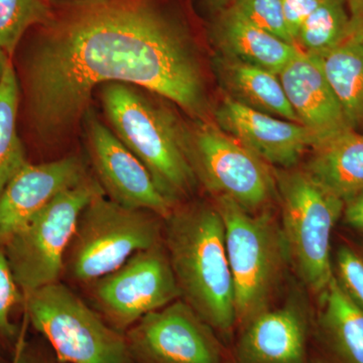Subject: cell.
<instances>
[{
    "label": "cell",
    "mask_w": 363,
    "mask_h": 363,
    "mask_svg": "<svg viewBox=\"0 0 363 363\" xmlns=\"http://www.w3.org/2000/svg\"><path fill=\"white\" fill-rule=\"evenodd\" d=\"M320 329L341 363H363V309L332 279L321 295Z\"/></svg>",
    "instance_id": "ffe728a7"
},
{
    "label": "cell",
    "mask_w": 363,
    "mask_h": 363,
    "mask_svg": "<svg viewBox=\"0 0 363 363\" xmlns=\"http://www.w3.org/2000/svg\"><path fill=\"white\" fill-rule=\"evenodd\" d=\"M23 303V294L16 284L4 248L0 247V346H16L18 327L11 321V313Z\"/></svg>",
    "instance_id": "d4e9b609"
},
{
    "label": "cell",
    "mask_w": 363,
    "mask_h": 363,
    "mask_svg": "<svg viewBox=\"0 0 363 363\" xmlns=\"http://www.w3.org/2000/svg\"><path fill=\"white\" fill-rule=\"evenodd\" d=\"M164 247L181 300L216 333L236 326L225 227L213 203L178 205L164 219Z\"/></svg>",
    "instance_id": "7a4b0ae2"
},
{
    "label": "cell",
    "mask_w": 363,
    "mask_h": 363,
    "mask_svg": "<svg viewBox=\"0 0 363 363\" xmlns=\"http://www.w3.org/2000/svg\"><path fill=\"white\" fill-rule=\"evenodd\" d=\"M225 227L236 326L242 329L271 309L290 264L281 224L269 210L252 213L226 198H214Z\"/></svg>",
    "instance_id": "277c9868"
},
{
    "label": "cell",
    "mask_w": 363,
    "mask_h": 363,
    "mask_svg": "<svg viewBox=\"0 0 363 363\" xmlns=\"http://www.w3.org/2000/svg\"><path fill=\"white\" fill-rule=\"evenodd\" d=\"M279 77L298 123L316 133L322 143L352 130L319 57L301 52L279 72Z\"/></svg>",
    "instance_id": "2e32d148"
},
{
    "label": "cell",
    "mask_w": 363,
    "mask_h": 363,
    "mask_svg": "<svg viewBox=\"0 0 363 363\" xmlns=\"http://www.w3.org/2000/svg\"><path fill=\"white\" fill-rule=\"evenodd\" d=\"M133 363H225L216 331L181 298L125 332Z\"/></svg>",
    "instance_id": "8fae6325"
},
{
    "label": "cell",
    "mask_w": 363,
    "mask_h": 363,
    "mask_svg": "<svg viewBox=\"0 0 363 363\" xmlns=\"http://www.w3.org/2000/svg\"><path fill=\"white\" fill-rule=\"evenodd\" d=\"M99 88L111 130L174 207L185 201L199 185L190 162V126L149 91L124 83Z\"/></svg>",
    "instance_id": "3957f363"
},
{
    "label": "cell",
    "mask_w": 363,
    "mask_h": 363,
    "mask_svg": "<svg viewBox=\"0 0 363 363\" xmlns=\"http://www.w3.org/2000/svg\"><path fill=\"white\" fill-rule=\"evenodd\" d=\"M350 16V39L363 40V0H347Z\"/></svg>",
    "instance_id": "f546056e"
},
{
    "label": "cell",
    "mask_w": 363,
    "mask_h": 363,
    "mask_svg": "<svg viewBox=\"0 0 363 363\" xmlns=\"http://www.w3.org/2000/svg\"><path fill=\"white\" fill-rule=\"evenodd\" d=\"M104 194L95 177L88 176L60 194L2 247L23 295L61 281L67 250L81 212Z\"/></svg>",
    "instance_id": "ba28073f"
},
{
    "label": "cell",
    "mask_w": 363,
    "mask_h": 363,
    "mask_svg": "<svg viewBox=\"0 0 363 363\" xmlns=\"http://www.w3.org/2000/svg\"><path fill=\"white\" fill-rule=\"evenodd\" d=\"M21 73L28 124L45 145L73 135L108 83L154 93L194 121L212 113L194 40L152 0H76L42 26Z\"/></svg>",
    "instance_id": "6da1fadb"
},
{
    "label": "cell",
    "mask_w": 363,
    "mask_h": 363,
    "mask_svg": "<svg viewBox=\"0 0 363 363\" xmlns=\"http://www.w3.org/2000/svg\"><path fill=\"white\" fill-rule=\"evenodd\" d=\"M20 363H62L60 362L57 358H49L40 355L39 353L33 352V351L28 350V344H26L23 352L21 355Z\"/></svg>",
    "instance_id": "4dcf8cb0"
},
{
    "label": "cell",
    "mask_w": 363,
    "mask_h": 363,
    "mask_svg": "<svg viewBox=\"0 0 363 363\" xmlns=\"http://www.w3.org/2000/svg\"><path fill=\"white\" fill-rule=\"evenodd\" d=\"M91 164L105 196L123 206L149 210L166 219L174 210L142 162L89 111L85 118Z\"/></svg>",
    "instance_id": "7c38bea8"
},
{
    "label": "cell",
    "mask_w": 363,
    "mask_h": 363,
    "mask_svg": "<svg viewBox=\"0 0 363 363\" xmlns=\"http://www.w3.org/2000/svg\"><path fill=\"white\" fill-rule=\"evenodd\" d=\"M21 86L13 61L0 81V194L25 164V149L18 133Z\"/></svg>",
    "instance_id": "7402d4cb"
},
{
    "label": "cell",
    "mask_w": 363,
    "mask_h": 363,
    "mask_svg": "<svg viewBox=\"0 0 363 363\" xmlns=\"http://www.w3.org/2000/svg\"><path fill=\"white\" fill-rule=\"evenodd\" d=\"M305 169L344 203L363 191V135L348 130L311 150Z\"/></svg>",
    "instance_id": "ac0fdd59"
},
{
    "label": "cell",
    "mask_w": 363,
    "mask_h": 363,
    "mask_svg": "<svg viewBox=\"0 0 363 363\" xmlns=\"http://www.w3.org/2000/svg\"><path fill=\"white\" fill-rule=\"evenodd\" d=\"M216 66L227 96L255 111L298 123L278 74L221 55Z\"/></svg>",
    "instance_id": "d6986e66"
},
{
    "label": "cell",
    "mask_w": 363,
    "mask_h": 363,
    "mask_svg": "<svg viewBox=\"0 0 363 363\" xmlns=\"http://www.w3.org/2000/svg\"><path fill=\"white\" fill-rule=\"evenodd\" d=\"M215 123L255 156L277 169L292 168L306 150L322 143L305 125L262 113L225 96L213 112Z\"/></svg>",
    "instance_id": "4fadbf2b"
},
{
    "label": "cell",
    "mask_w": 363,
    "mask_h": 363,
    "mask_svg": "<svg viewBox=\"0 0 363 363\" xmlns=\"http://www.w3.org/2000/svg\"><path fill=\"white\" fill-rule=\"evenodd\" d=\"M52 14L45 0H0V49L13 56L25 33Z\"/></svg>",
    "instance_id": "cb8c5ba5"
},
{
    "label": "cell",
    "mask_w": 363,
    "mask_h": 363,
    "mask_svg": "<svg viewBox=\"0 0 363 363\" xmlns=\"http://www.w3.org/2000/svg\"><path fill=\"white\" fill-rule=\"evenodd\" d=\"M28 322L62 363H133L125 333L116 330L61 281L23 295Z\"/></svg>",
    "instance_id": "52a82bcc"
},
{
    "label": "cell",
    "mask_w": 363,
    "mask_h": 363,
    "mask_svg": "<svg viewBox=\"0 0 363 363\" xmlns=\"http://www.w3.org/2000/svg\"><path fill=\"white\" fill-rule=\"evenodd\" d=\"M309 323L307 306L294 296L240 329L231 363H308Z\"/></svg>",
    "instance_id": "9a60e30c"
},
{
    "label": "cell",
    "mask_w": 363,
    "mask_h": 363,
    "mask_svg": "<svg viewBox=\"0 0 363 363\" xmlns=\"http://www.w3.org/2000/svg\"><path fill=\"white\" fill-rule=\"evenodd\" d=\"M26 318L28 317H23V325H21L20 334H18V340H16V346H14L13 357L11 363H20L21 362V352H23V348H25L26 344V329H28V325L30 324Z\"/></svg>",
    "instance_id": "1f68e13d"
},
{
    "label": "cell",
    "mask_w": 363,
    "mask_h": 363,
    "mask_svg": "<svg viewBox=\"0 0 363 363\" xmlns=\"http://www.w3.org/2000/svg\"><path fill=\"white\" fill-rule=\"evenodd\" d=\"M11 61V57L9 56L4 50L0 49V81L4 77V72L9 62Z\"/></svg>",
    "instance_id": "836d02e7"
},
{
    "label": "cell",
    "mask_w": 363,
    "mask_h": 363,
    "mask_svg": "<svg viewBox=\"0 0 363 363\" xmlns=\"http://www.w3.org/2000/svg\"><path fill=\"white\" fill-rule=\"evenodd\" d=\"M274 173L290 264L305 286L321 296L334 277L331 236L344 202L305 168L277 169Z\"/></svg>",
    "instance_id": "8992f818"
},
{
    "label": "cell",
    "mask_w": 363,
    "mask_h": 363,
    "mask_svg": "<svg viewBox=\"0 0 363 363\" xmlns=\"http://www.w3.org/2000/svg\"><path fill=\"white\" fill-rule=\"evenodd\" d=\"M89 175L84 162L76 156L25 164L0 194V247L55 198Z\"/></svg>",
    "instance_id": "5bb4252c"
},
{
    "label": "cell",
    "mask_w": 363,
    "mask_h": 363,
    "mask_svg": "<svg viewBox=\"0 0 363 363\" xmlns=\"http://www.w3.org/2000/svg\"><path fill=\"white\" fill-rule=\"evenodd\" d=\"M233 6L255 25L296 45L286 26L283 0H236Z\"/></svg>",
    "instance_id": "4316f807"
},
{
    "label": "cell",
    "mask_w": 363,
    "mask_h": 363,
    "mask_svg": "<svg viewBox=\"0 0 363 363\" xmlns=\"http://www.w3.org/2000/svg\"><path fill=\"white\" fill-rule=\"evenodd\" d=\"M321 0H283L284 14L289 33L296 44V37L306 18L315 11Z\"/></svg>",
    "instance_id": "83f0119b"
},
{
    "label": "cell",
    "mask_w": 363,
    "mask_h": 363,
    "mask_svg": "<svg viewBox=\"0 0 363 363\" xmlns=\"http://www.w3.org/2000/svg\"><path fill=\"white\" fill-rule=\"evenodd\" d=\"M236 0H206L207 6L213 13H220L224 9L233 6Z\"/></svg>",
    "instance_id": "d6a6232c"
},
{
    "label": "cell",
    "mask_w": 363,
    "mask_h": 363,
    "mask_svg": "<svg viewBox=\"0 0 363 363\" xmlns=\"http://www.w3.org/2000/svg\"><path fill=\"white\" fill-rule=\"evenodd\" d=\"M0 363H2V358L0 357Z\"/></svg>",
    "instance_id": "e575fe53"
},
{
    "label": "cell",
    "mask_w": 363,
    "mask_h": 363,
    "mask_svg": "<svg viewBox=\"0 0 363 363\" xmlns=\"http://www.w3.org/2000/svg\"><path fill=\"white\" fill-rule=\"evenodd\" d=\"M335 272L334 277L344 292L363 309V242L338 248Z\"/></svg>",
    "instance_id": "484cf974"
},
{
    "label": "cell",
    "mask_w": 363,
    "mask_h": 363,
    "mask_svg": "<svg viewBox=\"0 0 363 363\" xmlns=\"http://www.w3.org/2000/svg\"><path fill=\"white\" fill-rule=\"evenodd\" d=\"M164 219L123 206L100 194L79 216L64 259L63 277L85 286L123 266L140 250L162 242Z\"/></svg>",
    "instance_id": "5b68a950"
},
{
    "label": "cell",
    "mask_w": 363,
    "mask_h": 363,
    "mask_svg": "<svg viewBox=\"0 0 363 363\" xmlns=\"http://www.w3.org/2000/svg\"><path fill=\"white\" fill-rule=\"evenodd\" d=\"M342 216L348 226L363 233V191L344 203Z\"/></svg>",
    "instance_id": "f1b7e54d"
},
{
    "label": "cell",
    "mask_w": 363,
    "mask_h": 363,
    "mask_svg": "<svg viewBox=\"0 0 363 363\" xmlns=\"http://www.w3.org/2000/svg\"><path fill=\"white\" fill-rule=\"evenodd\" d=\"M190 162L198 184L252 213L264 211L277 194L269 164L213 121L191 126Z\"/></svg>",
    "instance_id": "9c48e42d"
},
{
    "label": "cell",
    "mask_w": 363,
    "mask_h": 363,
    "mask_svg": "<svg viewBox=\"0 0 363 363\" xmlns=\"http://www.w3.org/2000/svg\"><path fill=\"white\" fill-rule=\"evenodd\" d=\"M350 16L347 0H321L296 37L303 52L321 57L350 39Z\"/></svg>",
    "instance_id": "603a6c76"
},
{
    "label": "cell",
    "mask_w": 363,
    "mask_h": 363,
    "mask_svg": "<svg viewBox=\"0 0 363 363\" xmlns=\"http://www.w3.org/2000/svg\"><path fill=\"white\" fill-rule=\"evenodd\" d=\"M85 289L91 307L123 333L145 315L181 298L164 241L135 253Z\"/></svg>",
    "instance_id": "30bf717a"
},
{
    "label": "cell",
    "mask_w": 363,
    "mask_h": 363,
    "mask_svg": "<svg viewBox=\"0 0 363 363\" xmlns=\"http://www.w3.org/2000/svg\"><path fill=\"white\" fill-rule=\"evenodd\" d=\"M215 44L221 56L279 74L301 50L281 39L231 6L218 13L213 28Z\"/></svg>",
    "instance_id": "e0dca14e"
},
{
    "label": "cell",
    "mask_w": 363,
    "mask_h": 363,
    "mask_svg": "<svg viewBox=\"0 0 363 363\" xmlns=\"http://www.w3.org/2000/svg\"><path fill=\"white\" fill-rule=\"evenodd\" d=\"M351 130L363 128V40H347L319 57Z\"/></svg>",
    "instance_id": "44dd1931"
}]
</instances>
